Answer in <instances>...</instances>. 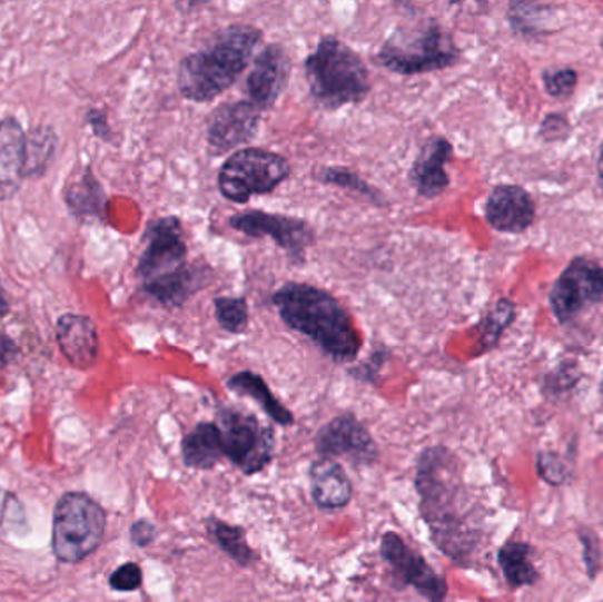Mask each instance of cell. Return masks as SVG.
<instances>
[{
    "instance_id": "1",
    "label": "cell",
    "mask_w": 603,
    "mask_h": 602,
    "mask_svg": "<svg viewBox=\"0 0 603 602\" xmlns=\"http://www.w3.org/2000/svg\"><path fill=\"white\" fill-rule=\"evenodd\" d=\"M415 486L421 513L431 537L452 560L472 555L478 543L466 486L457 471V457L442 445L427 447L417 460Z\"/></svg>"
},
{
    "instance_id": "2",
    "label": "cell",
    "mask_w": 603,
    "mask_h": 602,
    "mask_svg": "<svg viewBox=\"0 0 603 602\" xmlns=\"http://www.w3.org/2000/svg\"><path fill=\"white\" fill-rule=\"evenodd\" d=\"M273 304L289 329L304 334L336 363H352L360 354V330L336 295L309 283H286Z\"/></svg>"
},
{
    "instance_id": "3",
    "label": "cell",
    "mask_w": 603,
    "mask_h": 602,
    "mask_svg": "<svg viewBox=\"0 0 603 602\" xmlns=\"http://www.w3.org/2000/svg\"><path fill=\"white\" fill-rule=\"evenodd\" d=\"M261 39V29L246 23L217 30L204 48L180 60L177 86L182 98L210 103L225 95L251 65Z\"/></svg>"
},
{
    "instance_id": "4",
    "label": "cell",
    "mask_w": 603,
    "mask_h": 602,
    "mask_svg": "<svg viewBox=\"0 0 603 602\" xmlns=\"http://www.w3.org/2000/svg\"><path fill=\"white\" fill-rule=\"evenodd\" d=\"M304 68L310 98L325 110L358 105L369 96V68L352 47L336 36L319 39Z\"/></svg>"
},
{
    "instance_id": "5",
    "label": "cell",
    "mask_w": 603,
    "mask_h": 602,
    "mask_svg": "<svg viewBox=\"0 0 603 602\" xmlns=\"http://www.w3.org/2000/svg\"><path fill=\"white\" fill-rule=\"evenodd\" d=\"M374 60L391 73L417 77L459 65L461 50L438 20L427 18L395 29Z\"/></svg>"
},
{
    "instance_id": "6",
    "label": "cell",
    "mask_w": 603,
    "mask_h": 602,
    "mask_svg": "<svg viewBox=\"0 0 603 602\" xmlns=\"http://www.w3.org/2000/svg\"><path fill=\"white\" fill-rule=\"evenodd\" d=\"M105 509L87 493H66L57 502L51 530V550L65 564H78L92 555L107 532Z\"/></svg>"
},
{
    "instance_id": "7",
    "label": "cell",
    "mask_w": 603,
    "mask_h": 602,
    "mask_svg": "<svg viewBox=\"0 0 603 602\" xmlns=\"http://www.w3.org/2000/svg\"><path fill=\"white\" fill-rule=\"evenodd\" d=\"M291 176L283 155L259 147H244L223 162L217 184L226 200L247 204L253 197L276 191Z\"/></svg>"
},
{
    "instance_id": "8",
    "label": "cell",
    "mask_w": 603,
    "mask_h": 602,
    "mask_svg": "<svg viewBox=\"0 0 603 602\" xmlns=\"http://www.w3.org/2000/svg\"><path fill=\"white\" fill-rule=\"evenodd\" d=\"M216 424L221 430L225 457L244 475L259 474L273 463L276 435L273 427L264 426L255 415L221 406Z\"/></svg>"
},
{
    "instance_id": "9",
    "label": "cell",
    "mask_w": 603,
    "mask_h": 602,
    "mask_svg": "<svg viewBox=\"0 0 603 602\" xmlns=\"http://www.w3.org/2000/svg\"><path fill=\"white\" fill-rule=\"evenodd\" d=\"M602 303L603 267L593 258L575 257L548 292V304L561 325L572 324L587 308Z\"/></svg>"
},
{
    "instance_id": "10",
    "label": "cell",
    "mask_w": 603,
    "mask_h": 602,
    "mask_svg": "<svg viewBox=\"0 0 603 602\" xmlns=\"http://www.w3.org/2000/svg\"><path fill=\"white\" fill-rule=\"evenodd\" d=\"M228 225L231 230L253 239L270 237L295 265L306 264L307 249L316 243L315 228L310 227V223L285 214L249 209L231 216Z\"/></svg>"
},
{
    "instance_id": "11",
    "label": "cell",
    "mask_w": 603,
    "mask_h": 602,
    "mask_svg": "<svg viewBox=\"0 0 603 602\" xmlns=\"http://www.w3.org/2000/svg\"><path fill=\"white\" fill-rule=\"evenodd\" d=\"M145 249L137 265L141 283L161 278L187 264L186 236L177 216L152 219L144 231Z\"/></svg>"
},
{
    "instance_id": "12",
    "label": "cell",
    "mask_w": 603,
    "mask_h": 602,
    "mask_svg": "<svg viewBox=\"0 0 603 602\" xmlns=\"http://www.w3.org/2000/svg\"><path fill=\"white\" fill-rule=\"evenodd\" d=\"M379 553L391 565L392 574L401 586H412L429 602H443L448 595L446 580L439 576L427 560L413 550L399 534H383Z\"/></svg>"
},
{
    "instance_id": "13",
    "label": "cell",
    "mask_w": 603,
    "mask_h": 602,
    "mask_svg": "<svg viewBox=\"0 0 603 602\" xmlns=\"http://www.w3.org/2000/svg\"><path fill=\"white\" fill-rule=\"evenodd\" d=\"M315 448L319 457H346L357 466L373 465L379 457L378 445L367 427L352 414L337 415L319 427Z\"/></svg>"
},
{
    "instance_id": "14",
    "label": "cell",
    "mask_w": 603,
    "mask_h": 602,
    "mask_svg": "<svg viewBox=\"0 0 603 602\" xmlns=\"http://www.w3.org/2000/svg\"><path fill=\"white\" fill-rule=\"evenodd\" d=\"M261 111L249 101H230L212 111L207 122V146L212 156H225L258 135Z\"/></svg>"
},
{
    "instance_id": "15",
    "label": "cell",
    "mask_w": 603,
    "mask_h": 602,
    "mask_svg": "<svg viewBox=\"0 0 603 602\" xmlns=\"http://www.w3.org/2000/svg\"><path fill=\"white\" fill-rule=\"evenodd\" d=\"M288 53L280 45H267L255 57L246 78L247 98L259 111L273 110L289 81Z\"/></svg>"
},
{
    "instance_id": "16",
    "label": "cell",
    "mask_w": 603,
    "mask_h": 602,
    "mask_svg": "<svg viewBox=\"0 0 603 602\" xmlns=\"http://www.w3.org/2000/svg\"><path fill=\"white\" fill-rule=\"evenodd\" d=\"M485 221L500 234L517 236L532 227L536 218L532 195L515 184H497L484 206Z\"/></svg>"
},
{
    "instance_id": "17",
    "label": "cell",
    "mask_w": 603,
    "mask_h": 602,
    "mask_svg": "<svg viewBox=\"0 0 603 602\" xmlns=\"http://www.w3.org/2000/svg\"><path fill=\"white\" fill-rule=\"evenodd\" d=\"M214 279V270L207 261H187L180 269L161 278L141 283L145 294L165 308H180L192 295L204 290Z\"/></svg>"
},
{
    "instance_id": "18",
    "label": "cell",
    "mask_w": 603,
    "mask_h": 602,
    "mask_svg": "<svg viewBox=\"0 0 603 602\" xmlns=\"http://www.w3.org/2000/svg\"><path fill=\"white\" fill-rule=\"evenodd\" d=\"M454 158V146L445 137L425 141L409 170V184L418 197L436 198L448 188L451 177L446 165Z\"/></svg>"
},
{
    "instance_id": "19",
    "label": "cell",
    "mask_w": 603,
    "mask_h": 602,
    "mask_svg": "<svg viewBox=\"0 0 603 602\" xmlns=\"http://www.w3.org/2000/svg\"><path fill=\"white\" fill-rule=\"evenodd\" d=\"M56 339L66 361L77 369H89L98 359V329L89 316L65 313L57 320Z\"/></svg>"
},
{
    "instance_id": "20",
    "label": "cell",
    "mask_w": 603,
    "mask_h": 602,
    "mask_svg": "<svg viewBox=\"0 0 603 602\" xmlns=\"http://www.w3.org/2000/svg\"><path fill=\"white\" fill-rule=\"evenodd\" d=\"M310 496L319 511H339L353 499V484L336 460L319 457L309 468Z\"/></svg>"
},
{
    "instance_id": "21",
    "label": "cell",
    "mask_w": 603,
    "mask_h": 602,
    "mask_svg": "<svg viewBox=\"0 0 603 602\" xmlns=\"http://www.w3.org/2000/svg\"><path fill=\"white\" fill-rule=\"evenodd\" d=\"M27 132L14 117L0 120V189L14 191L26 179Z\"/></svg>"
},
{
    "instance_id": "22",
    "label": "cell",
    "mask_w": 603,
    "mask_h": 602,
    "mask_svg": "<svg viewBox=\"0 0 603 602\" xmlns=\"http://www.w3.org/2000/svg\"><path fill=\"white\" fill-rule=\"evenodd\" d=\"M225 457L221 430L216 423H200L184 436V465L195 471H210Z\"/></svg>"
},
{
    "instance_id": "23",
    "label": "cell",
    "mask_w": 603,
    "mask_h": 602,
    "mask_svg": "<svg viewBox=\"0 0 603 602\" xmlns=\"http://www.w3.org/2000/svg\"><path fill=\"white\" fill-rule=\"evenodd\" d=\"M228 389L238 396L251 397L261 406V411L279 426H291L295 423V415L288 411L283 403L268 389L267 382L253 372H240L226 382Z\"/></svg>"
},
{
    "instance_id": "24",
    "label": "cell",
    "mask_w": 603,
    "mask_h": 602,
    "mask_svg": "<svg viewBox=\"0 0 603 602\" xmlns=\"http://www.w3.org/2000/svg\"><path fill=\"white\" fill-rule=\"evenodd\" d=\"M65 200L66 206L75 216H80V218L93 216V218L105 219L107 195L90 168H86L78 179L68 182Z\"/></svg>"
},
{
    "instance_id": "25",
    "label": "cell",
    "mask_w": 603,
    "mask_h": 602,
    "mask_svg": "<svg viewBox=\"0 0 603 602\" xmlns=\"http://www.w3.org/2000/svg\"><path fill=\"white\" fill-rule=\"evenodd\" d=\"M205 530L219 550L228 555V559L234 560L235 564L249 568L258 562V555L247 544L246 530L243 526L230 525L219 517L209 516L205 520Z\"/></svg>"
},
{
    "instance_id": "26",
    "label": "cell",
    "mask_w": 603,
    "mask_h": 602,
    "mask_svg": "<svg viewBox=\"0 0 603 602\" xmlns=\"http://www.w3.org/2000/svg\"><path fill=\"white\" fill-rule=\"evenodd\" d=\"M533 547L526 543H506L505 546L497 553V562L502 568L505 580L512 589L517 586L535 585L538 580V573L533 565L530 555H532Z\"/></svg>"
},
{
    "instance_id": "27",
    "label": "cell",
    "mask_w": 603,
    "mask_h": 602,
    "mask_svg": "<svg viewBox=\"0 0 603 602\" xmlns=\"http://www.w3.org/2000/svg\"><path fill=\"white\" fill-rule=\"evenodd\" d=\"M57 137L53 129L39 126L27 135V177H41L56 156Z\"/></svg>"
},
{
    "instance_id": "28",
    "label": "cell",
    "mask_w": 603,
    "mask_h": 602,
    "mask_svg": "<svg viewBox=\"0 0 603 602\" xmlns=\"http://www.w3.org/2000/svg\"><path fill=\"white\" fill-rule=\"evenodd\" d=\"M315 177L319 182L328 184V186H337V188L346 189V191L355 193V195H360V197L366 198V200H369L374 206H387V200L383 197V193L379 191V189L374 188L373 184L362 179L358 174L349 170V168H322Z\"/></svg>"
},
{
    "instance_id": "29",
    "label": "cell",
    "mask_w": 603,
    "mask_h": 602,
    "mask_svg": "<svg viewBox=\"0 0 603 602\" xmlns=\"http://www.w3.org/2000/svg\"><path fill=\"white\" fill-rule=\"evenodd\" d=\"M517 318V308L511 299L502 297L493 304V308H488V312L482 316V320L478 322V333H481L482 343H484L485 351L494 348V346L502 339L503 333H505Z\"/></svg>"
},
{
    "instance_id": "30",
    "label": "cell",
    "mask_w": 603,
    "mask_h": 602,
    "mask_svg": "<svg viewBox=\"0 0 603 602\" xmlns=\"http://www.w3.org/2000/svg\"><path fill=\"white\" fill-rule=\"evenodd\" d=\"M217 324L230 334H243L249 325V304L246 297H217L214 300Z\"/></svg>"
},
{
    "instance_id": "31",
    "label": "cell",
    "mask_w": 603,
    "mask_h": 602,
    "mask_svg": "<svg viewBox=\"0 0 603 602\" xmlns=\"http://www.w3.org/2000/svg\"><path fill=\"white\" fill-rule=\"evenodd\" d=\"M544 89L551 98L565 99L577 89L579 75L574 68L544 69L542 73Z\"/></svg>"
},
{
    "instance_id": "32",
    "label": "cell",
    "mask_w": 603,
    "mask_h": 602,
    "mask_svg": "<svg viewBox=\"0 0 603 602\" xmlns=\"http://www.w3.org/2000/svg\"><path fill=\"white\" fill-rule=\"evenodd\" d=\"M579 541L582 543V551H584V564H586L587 576L590 580H595L602 571V546H600L599 537L595 532L590 529H581L577 532Z\"/></svg>"
},
{
    "instance_id": "33",
    "label": "cell",
    "mask_w": 603,
    "mask_h": 602,
    "mask_svg": "<svg viewBox=\"0 0 603 602\" xmlns=\"http://www.w3.org/2000/svg\"><path fill=\"white\" fill-rule=\"evenodd\" d=\"M108 583L117 592H135L144 583V571L135 562H128V564L120 565L111 573Z\"/></svg>"
},
{
    "instance_id": "34",
    "label": "cell",
    "mask_w": 603,
    "mask_h": 602,
    "mask_svg": "<svg viewBox=\"0 0 603 602\" xmlns=\"http://www.w3.org/2000/svg\"><path fill=\"white\" fill-rule=\"evenodd\" d=\"M579 382V367L575 363H563L556 372L545 378V387L551 394H561L572 389Z\"/></svg>"
},
{
    "instance_id": "35",
    "label": "cell",
    "mask_w": 603,
    "mask_h": 602,
    "mask_svg": "<svg viewBox=\"0 0 603 602\" xmlns=\"http://www.w3.org/2000/svg\"><path fill=\"white\" fill-rule=\"evenodd\" d=\"M572 132V125L563 114H548L540 125V137L545 141L566 140Z\"/></svg>"
},
{
    "instance_id": "36",
    "label": "cell",
    "mask_w": 603,
    "mask_h": 602,
    "mask_svg": "<svg viewBox=\"0 0 603 602\" xmlns=\"http://www.w3.org/2000/svg\"><path fill=\"white\" fill-rule=\"evenodd\" d=\"M538 471L540 475L554 486H560L566 481L565 465L561 463L556 454H540Z\"/></svg>"
},
{
    "instance_id": "37",
    "label": "cell",
    "mask_w": 603,
    "mask_h": 602,
    "mask_svg": "<svg viewBox=\"0 0 603 602\" xmlns=\"http://www.w3.org/2000/svg\"><path fill=\"white\" fill-rule=\"evenodd\" d=\"M156 535H158V530H156V526L149 520H138V522L132 523L131 532H129L132 544L138 547L152 544Z\"/></svg>"
},
{
    "instance_id": "38",
    "label": "cell",
    "mask_w": 603,
    "mask_h": 602,
    "mask_svg": "<svg viewBox=\"0 0 603 602\" xmlns=\"http://www.w3.org/2000/svg\"><path fill=\"white\" fill-rule=\"evenodd\" d=\"M87 125L92 128L93 135L101 138L105 141H111L113 138V131H111L110 122H108V116L102 110H89L87 111Z\"/></svg>"
},
{
    "instance_id": "39",
    "label": "cell",
    "mask_w": 603,
    "mask_h": 602,
    "mask_svg": "<svg viewBox=\"0 0 603 602\" xmlns=\"http://www.w3.org/2000/svg\"><path fill=\"white\" fill-rule=\"evenodd\" d=\"M20 355V348H18L17 342H14L9 334L0 330V369L11 366Z\"/></svg>"
},
{
    "instance_id": "40",
    "label": "cell",
    "mask_w": 603,
    "mask_h": 602,
    "mask_svg": "<svg viewBox=\"0 0 603 602\" xmlns=\"http://www.w3.org/2000/svg\"><path fill=\"white\" fill-rule=\"evenodd\" d=\"M387 361V351L374 352L370 355L369 361L366 364H362L360 369H357V378H364V381H373L376 373L382 369L383 364Z\"/></svg>"
},
{
    "instance_id": "41",
    "label": "cell",
    "mask_w": 603,
    "mask_h": 602,
    "mask_svg": "<svg viewBox=\"0 0 603 602\" xmlns=\"http://www.w3.org/2000/svg\"><path fill=\"white\" fill-rule=\"evenodd\" d=\"M11 495L6 493L4 490H0V523L4 522L6 514H8V509L11 507Z\"/></svg>"
},
{
    "instance_id": "42",
    "label": "cell",
    "mask_w": 603,
    "mask_h": 602,
    "mask_svg": "<svg viewBox=\"0 0 603 602\" xmlns=\"http://www.w3.org/2000/svg\"><path fill=\"white\" fill-rule=\"evenodd\" d=\"M11 312V304H9L8 294H6L2 283H0V318L9 315Z\"/></svg>"
},
{
    "instance_id": "43",
    "label": "cell",
    "mask_w": 603,
    "mask_h": 602,
    "mask_svg": "<svg viewBox=\"0 0 603 602\" xmlns=\"http://www.w3.org/2000/svg\"><path fill=\"white\" fill-rule=\"evenodd\" d=\"M596 174H599L600 189L603 193V141L602 146H600L599 161H596Z\"/></svg>"
},
{
    "instance_id": "44",
    "label": "cell",
    "mask_w": 603,
    "mask_h": 602,
    "mask_svg": "<svg viewBox=\"0 0 603 602\" xmlns=\"http://www.w3.org/2000/svg\"><path fill=\"white\" fill-rule=\"evenodd\" d=\"M600 394H602V397H603V378H602V384H600Z\"/></svg>"
}]
</instances>
